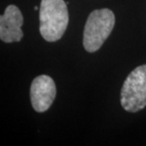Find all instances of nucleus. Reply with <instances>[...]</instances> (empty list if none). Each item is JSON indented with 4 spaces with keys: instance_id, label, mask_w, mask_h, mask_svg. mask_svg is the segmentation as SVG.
I'll return each mask as SVG.
<instances>
[{
    "instance_id": "obj_3",
    "label": "nucleus",
    "mask_w": 146,
    "mask_h": 146,
    "mask_svg": "<svg viewBox=\"0 0 146 146\" xmlns=\"http://www.w3.org/2000/svg\"><path fill=\"white\" fill-rule=\"evenodd\" d=\"M121 104L131 113L146 106V65L136 68L125 79L121 91Z\"/></svg>"
},
{
    "instance_id": "obj_6",
    "label": "nucleus",
    "mask_w": 146,
    "mask_h": 146,
    "mask_svg": "<svg viewBox=\"0 0 146 146\" xmlns=\"http://www.w3.org/2000/svg\"><path fill=\"white\" fill-rule=\"evenodd\" d=\"M34 10H35V11H38V10H39V8H38V7H34Z\"/></svg>"
},
{
    "instance_id": "obj_2",
    "label": "nucleus",
    "mask_w": 146,
    "mask_h": 146,
    "mask_svg": "<svg viewBox=\"0 0 146 146\" xmlns=\"http://www.w3.org/2000/svg\"><path fill=\"white\" fill-rule=\"evenodd\" d=\"M115 25V15L109 9L95 10L89 14L84 30L83 45L86 51L95 52L103 46Z\"/></svg>"
},
{
    "instance_id": "obj_5",
    "label": "nucleus",
    "mask_w": 146,
    "mask_h": 146,
    "mask_svg": "<svg viewBox=\"0 0 146 146\" xmlns=\"http://www.w3.org/2000/svg\"><path fill=\"white\" fill-rule=\"evenodd\" d=\"M23 15L16 6L10 5L0 16V39L5 43L19 42L23 38Z\"/></svg>"
},
{
    "instance_id": "obj_1",
    "label": "nucleus",
    "mask_w": 146,
    "mask_h": 146,
    "mask_svg": "<svg viewBox=\"0 0 146 146\" xmlns=\"http://www.w3.org/2000/svg\"><path fill=\"white\" fill-rule=\"evenodd\" d=\"M64 0H42L39 9L40 33L48 42L64 35L68 25V11Z\"/></svg>"
},
{
    "instance_id": "obj_4",
    "label": "nucleus",
    "mask_w": 146,
    "mask_h": 146,
    "mask_svg": "<svg viewBox=\"0 0 146 146\" xmlns=\"http://www.w3.org/2000/svg\"><path fill=\"white\" fill-rule=\"evenodd\" d=\"M56 97V86L51 77L40 75L31 86V106L36 112H45L51 106Z\"/></svg>"
}]
</instances>
